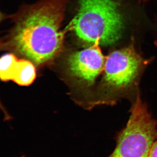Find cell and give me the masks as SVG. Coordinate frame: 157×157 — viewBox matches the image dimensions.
Instances as JSON below:
<instances>
[{
    "instance_id": "obj_1",
    "label": "cell",
    "mask_w": 157,
    "mask_h": 157,
    "mask_svg": "<svg viewBox=\"0 0 157 157\" xmlns=\"http://www.w3.org/2000/svg\"><path fill=\"white\" fill-rule=\"evenodd\" d=\"M68 1L42 0L25 8L6 41L0 42V49H10L36 68L52 65L64 47L61 25Z\"/></svg>"
},
{
    "instance_id": "obj_2",
    "label": "cell",
    "mask_w": 157,
    "mask_h": 157,
    "mask_svg": "<svg viewBox=\"0 0 157 157\" xmlns=\"http://www.w3.org/2000/svg\"><path fill=\"white\" fill-rule=\"evenodd\" d=\"M148 63L137 52L133 38L128 46L110 52L97 83L91 108L114 106L124 99L134 101L140 93V81Z\"/></svg>"
},
{
    "instance_id": "obj_3",
    "label": "cell",
    "mask_w": 157,
    "mask_h": 157,
    "mask_svg": "<svg viewBox=\"0 0 157 157\" xmlns=\"http://www.w3.org/2000/svg\"><path fill=\"white\" fill-rule=\"evenodd\" d=\"M124 24L119 0H79L77 13L69 28L84 46H105L119 41Z\"/></svg>"
},
{
    "instance_id": "obj_4",
    "label": "cell",
    "mask_w": 157,
    "mask_h": 157,
    "mask_svg": "<svg viewBox=\"0 0 157 157\" xmlns=\"http://www.w3.org/2000/svg\"><path fill=\"white\" fill-rule=\"evenodd\" d=\"M106 56L99 45H93L71 52L65 59L61 78L71 100L86 110L91 104L98 78L104 70Z\"/></svg>"
},
{
    "instance_id": "obj_5",
    "label": "cell",
    "mask_w": 157,
    "mask_h": 157,
    "mask_svg": "<svg viewBox=\"0 0 157 157\" xmlns=\"http://www.w3.org/2000/svg\"><path fill=\"white\" fill-rule=\"evenodd\" d=\"M131 104L129 120L117 135L116 148L108 157H147L157 140V120L152 117L140 94Z\"/></svg>"
},
{
    "instance_id": "obj_6",
    "label": "cell",
    "mask_w": 157,
    "mask_h": 157,
    "mask_svg": "<svg viewBox=\"0 0 157 157\" xmlns=\"http://www.w3.org/2000/svg\"><path fill=\"white\" fill-rule=\"evenodd\" d=\"M37 68L28 59H18L12 82L21 86H29L33 83L37 77Z\"/></svg>"
},
{
    "instance_id": "obj_7",
    "label": "cell",
    "mask_w": 157,
    "mask_h": 157,
    "mask_svg": "<svg viewBox=\"0 0 157 157\" xmlns=\"http://www.w3.org/2000/svg\"><path fill=\"white\" fill-rule=\"evenodd\" d=\"M18 59L14 53H7L0 58V80L12 81Z\"/></svg>"
},
{
    "instance_id": "obj_8",
    "label": "cell",
    "mask_w": 157,
    "mask_h": 157,
    "mask_svg": "<svg viewBox=\"0 0 157 157\" xmlns=\"http://www.w3.org/2000/svg\"><path fill=\"white\" fill-rule=\"evenodd\" d=\"M147 157H157V140L153 144Z\"/></svg>"
},
{
    "instance_id": "obj_9",
    "label": "cell",
    "mask_w": 157,
    "mask_h": 157,
    "mask_svg": "<svg viewBox=\"0 0 157 157\" xmlns=\"http://www.w3.org/2000/svg\"><path fill=\"white\" fill-rule=\"evenodd\" d=\"M0 110L2 112H4L6 110V108L5 107L4 105H3L1 100H0Z\"/></svg>"
},
{
    "instance_id": "obj_10",
    "label": "cell",
    "mask_w": 157,
    "mask_h": 157,
    "mask_svg": "<svg viewBox=\"0 0 157 157\" xmlns=\"http://www.w3.org/2000/svg\"><path fill=\"white\" fill-rule=\"evenodd\" d=\"M5 17H6V16L0 11V22H1L3 19H4Z\"/></svg>"
},
{
    "instance_id": "obj_11",
    "label": "cell",
    "mask_w": 157,
    "mask_h": 157,
    "mask_svg": "<svg viewBox=\"0 0 157 157\" xmlns=\"http://www.w3.org/2000/svg\"><path fill=\"white\" fill-rule=\"evenodd\" d=\"M140 3H141V2H145L147 1L148 0H137Z\"/></svg>"
}]
</instances>
